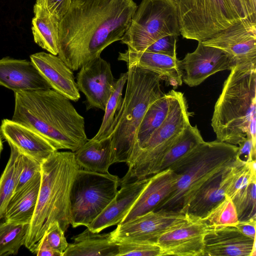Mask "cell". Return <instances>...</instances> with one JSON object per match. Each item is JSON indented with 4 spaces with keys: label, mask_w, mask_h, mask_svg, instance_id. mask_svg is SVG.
<instances>
[{
    "label": "cell",
    "mask_w": 256,
    "mask_h": 256,
    "mask_svg": "<svg viewBox=\"0 0 256 256\" xmlns=\"http://www.w3.org/2000/svg\"><path fill=\"white\" fill-rule=\"evenodd\" d=\"M137 7L134 0H72L60 22L58 56L79 70L121 40Z\"/></svg>",
    "instance_id": "cell-1"
},
{
    "label": "cell",
    "mask_w": 256,
    "mask_h": 256,
    "mask_svg": "<svg viewBox=\"0 0 256 256\" xmlns=\"http://www.w3.org/2000/svg\"><path fill=\"white\" fill-rule=\"evenodd\" d=\"M14 97L12 120L34 130L56 150L74 152L88 140L84 118L53 89L14 92Z\"/></svg>",
    "instance_id": "cell-2"
},
{
    "label": "cell",
    "mask_w": 256,
    "mask_h": 256,
    "mask_svg": "<svg viewBox=\"0 0 256 256\" xmlns=\"http://www.w3.org/2000/svg\"><path fill=\"white\" fill-rule=\"evenodd\" d=\"M80 168L72 152L57 150L41 163L38 201L24 244L32 253L51 224L57 222L64 232L70 224V191Z\"/></svg>",
    "instance_id": "cell-3"
},
{
    "label": "cell",
    "mask_w": 256,
    "mask_h": 256,
    "mask_svg": "<svg viewBox=\"0 0 256 256\" xmlns=\"http://www.w3.org/2000/svg\"><path fill=\"white\" fill-rule=\"evenodd\" d=\"M230 70L215 104L211 126L218 140L238 146L256 125V64H236Z\"/></svg>",
    "instance_id": "cell-4"
},
{
    "label": "cell",
    "mask_w": 256,
    "mask_h": 256,
    "mask_svg": "<svg viewBox=\"0 0 256 256\" xmlns=\"http://www.w3.org/2000/svg\"><path fill=\"white\" fill-rule=\"evenodd\" d=\"M238 146L218 140L204 142L170 168L178 175L170 193L156 210L186 214L196 192L210 178L235 160Z\"/></svg>",
    "instance_id": "cell-5"
},
{
    "label": "cell",
    "mask_w": 256,
    "mask_h": 256,
    "mask_svg": "<svg viewBox=\"0 0 256 256\" xmlns=\"http://www.w3.org/2000/svg\"><path fill=\"white\" fill-rule=\"evenodd\" d=\"M127 68L125 94L110 136L114 164L128 162L137 130L148 108L164 94L159 74L135 64Z\"/></svg>",
    "instance_id": "cell-6"
},
{
    "label": "cell",
    "mask_w": 256,
    "mask_h": 256,
    "mask_svg": "<svg viewBox=\"0 0 256 256\" xmlns=\"http://www.w3.org/2000/svg\"><path fill=\"white\" fill-rule=\"evenodd\" d=\"M168 114L162 124L136 151L126 164L128 169L120 186L154 174L160 160L190 124L184 94L172 90Z\"/></svg>",
    "instance_id": "cell-7"
},
{
    "label": "cell",
    "mask_w": 256,
    "mask_h": 256,
    "mask_svg": "<svg viewBox=\"0 0 256 256\" xmlns=\"http://www.w3.org/2000/svg\"><path fill=\"white\" fill-rule=\"evenodd\" d=\"M180 34L176 1L142 0L120 42L132 50L144 52L162 37Z\"/></svg>",
    "instance_id": "cell-8"
},
{
    "label": "cell",
    "mask_w": 256,
    "mask_h": 256,
    "mask_svg": "<svg viewBox=\"0 0 256 256\" xmlns=\"http://www.w3.org/2000/svg\"><path fill=\"white\" fill-rule=\"evenodd\" d=\"M120 178L80 168L70 191V224L88 226L113 200L118 192Z\"/></svg>",
    "instance_id": "cell-9"
},
{
    "label": "cell",
    "mask_w": 256,
    "mask_h": 256,
    "mask_svg": "<svg viewBox=\"0 0 256 256\" xmlns=\"http://www.w3.org/2000/svg\"><path fill=\"white\" fill-rule=\"evenodd\" d=\"M180 34L202 42L238 21L226 0H176Z\"/></svg>",
    "instance_id": "cell-10"
},
{
    "label": "cell",
    "mask_w": 256,
    "mask_h": 256,
    "mask_svg": "<svg viewBox=\"0 0 256 256\" xmlns=\"http://www.w3.org/2000/svg\"><path fill=\"white\" fill-rule=\"evenodd\" d=\"M188 216V214L178 210L160 209L150 211L118 224L116 228L110 232V238L115 242L156 243L161 235L182 224Z\"/></svg>",
    "instance_id": "cell-11"
},
{
    "label": "cell",
    "mask_w": 256,
    "mask_h": 256,
    "mask_svg": "<svg viewBox=\"0 0 256 256\" xmlns=\"http://www.w3.org/2000/svg\"><path fill=\"white\" fill-rule=\"evenodd\" d=\"M224 52L234 64H256V22L239 20L202 42Z\"/></svg>",
    "instance_id": "cell-12"
},
{
    "label": "cell",
    "mask_w": 256,
    "mask_h": 256,
    "mask_svg": "<svg viewBox=\"0 0 256 256\" xmlns=\"http://www.w3.org/2000/svg\"><path fill=\"white\" fill-rule=\"evenodd\" d=\"M188 215L184 222L156 240L162 256H204V238L212 228L202 218Z\"/></svg>",
    "instance_id": "cell-13"
},
{
    "label": "cell",
    "mask_w": 256,
    "mask_h": 256,
    "mask_svg": "<svg viewBox=\"0 0 256 256\" xmlns=\"http://www.w3.org/2000/svg\"><path fill=\"white\" fill-rule=\"evenodd\" d=\"M116 81L110 64L100 56L83 66L77 74L76 82L86 96V110L104 111Z\"/></svg>",
    "instance_id": "cell-14"
},
{
    "label": "cell",
    "mask_w": 256,
    "mask_h": 256,
    "mask_svg": "<svg viewBox=\"0 0 256 256\" xmlns=\"http://www.w3.org/2000/svg\"><path fill=\"white\" fill-rule=\"evenodd\" d=\"M185 70L182 81L190 86L200 84L210 76L224 70H230L235 65L223 50L198 42L196 49L188 53L180 60Z\"/></svg>",
    "instance_id": "cell-15"
},
{
    "label": "cell",
    "mask_w": 256,
    "mask_h": 256,
    "mask_svg": "<svg viewBox=\"0 0 256 256\" xmlns=\"http://www.w3.org/2000/svg\"><path fill=\"white\" fill-rule=\"evenodd\" d=\"M256 238L241 233L235 226L212 228L204 238V256H256Z\"/></svg>",
    "instance_id": "cell-16"
},
{
    "label": "cell",
    "mask_w": 256,
    "mask_h": 256,
    "mask_svg": "<svg viewBox=\"0 0 256 256\" xmlns=\"http://www.w3.org/2000/svg\"><path fill=\"white\" fill-rule=\"evenodd\" d=\"M30 58L52 89L70 100H79L73 71L58 56L42 52L30 55Z\"/></svg>",
    "instance_id": "cell-17"
},
{
    "label": "cell",
    "mask_w": 256,
    "mask_h": 256,
    "mask_svg": "<svg viewBox=\"0 0 256 256\" xmlns=\"http://www.w3.org/2000/svg\"><path fill=\"white\" fill-rule=\"evenodd\" d=\"M0 85L14 92L52 88L31 60L10 57L0 60Z\"/></svg>",
    "instance_id": "cell-18"
},
{
    "label": "cell",
    "mask_w": 256,
    "mask_h": 256,
    "mask_svg": "<svg viewBox=\"0 0 256 256\" xmlns=\"http://www.w3.org/2000/svg\"><path fill=\"white\" fill-rule=\"evenodd\" d=\"M0 133L9 145L40 163L57 151L34 130L12 120H2Z\"/></svg>",
    "instance_id": "cell-19"
},
{
    "label": "cell",
    "mask_w": 256,
    "mask_h": 256,
    "mask_svg": "<svg viewBox=\"0 0 256 256\" xmlns=\"http://www.w3.org/2000/svg\"><path fill=\"white\" fill-rule=\"evenodd\" d=\"M178 178V174L170 168L149 176L148 182L137 200L120 224L155 210L170 193Z\"/></svg>",
    "instance_id": "cell-20"
},
{
    "label": "cell",
    "mask_w": 256,
    "mask_h": 256,
    "mask_svg": "<svg viewBox=\"0 0 256 256\" xmlns=\"http://www.w3.org/2000/svg\"><path fill=\"white\" fill-rule=\"evenodd\" d=\"M118 60L126 65L135 64L152 71L162 78L174 88L182 83L183 72L180 60L177 57L148 52H136L128 48L119 52Z\"/></svg>",
    "instance_id": "cell-21"
},
{
    "label": "cell",
    "mask_w": 256,
    "mask_h": 256,
    "mask_svg": "<svg viewBox=\"0 0 256 256\" xmlns=\"http://www.w3.org/2000/svg\"><path fill=\"white\" fill-rule=\"evenodd\" d=\"M148 177L120 185L113 200L86 228L99 233L104 229L118 225L124 219L141 194Z\"/></svg>",
    "instance_id": "cell-22"
},
{
    "label": "cell",
    "mask_w": 256,
    "mask_h": 256,
    "mask_svg": "<svg viewBox=\"0 0 256 256\" xmlns=\"http://www.w3.org/2000/svg\"><path fill=\"white\" fill-rule=\"evenodd\" d=\"M232 164L219 172L202 186L190 202L186 214L203 218L224 198L228 172Z\"/></svg>",
    "instance_id": "cell-23"
},
{
    "label": "cell",
    "mask_w": 256,
    "mask_h": 256,
    "mask_svg": "<svg viewBox=\"0 0 256 256\" xmlns=\"http://www.w3.org/2000/svg\"><path fill=\"white\" fill-rule=\"evenodd\" d=\"M41 178L40 172L21 190L14 194L2 220L12 223L30 224L36 206Z\"/></svg>",
    "instance_id": "cell-24"
},
{
    "label": "cell",
    "mask_w": 256,
    "mask_h": 256,
    "mask_svg": "<svg viewBox=\"0 0 256 256\" xmlns=\"http://www.w3.org/2000/svg\"><path fill=\"white\" fill-rule=\"evenodd\" d=\"M72 240L62 256H118V246L110 232L99 234L87 228Z\"/></svg>",
    "instance_id": "cell-25"
},
{
    "label": "cell",
    "mask_w": 256,
    "mask_h": 256,
    "mask_svg": "<svg viewBox=\"0 0 256 256\" xmlns=\"http://www.w3.org/2000/svg\"><path fill=\"white\" fill-rule=\"evenodd\" d=\"M74 153L80 168L86 170L108 173L109 167L114 164L111 137L98 141L88 140Z\"/></svg>",
    "instance_id": "cell-26"
},
{
    "label": "cell",
    "mask_w": 256,
    "mask_h": 256,
    "mask_svg": "<svg viewBox=\"0 0 256 256\" xmlns=\"http://www.w3.org/2000/svg\"><path fill=\"white\" fill-rule=\"evenodd\" d=\"M32 30L34 41L49 53L58 52L60 20L45 8L35 4Z\"/></svg>",
    "instance_id": "cell-27"
},
{
    "label": "cell",
    "mask_w": 256,
    "mask_h": 256,
    "mask_svg": "<svg viewBox=\"0 0 256 256\" xmlns=\"http://www.w3.org/2000/svg\"><path fill=\"white\" fill-rule=\"evenodd\" d=\"M172 94V90L164 94L148 108L137 130L131 158L166 119L170 110Z\"/></svg>",
    "instance_id": "cell-28"
},
{
    "label": "cell",
    "mask_w": 256,
    "mask_h": 256,
    "mask_svg": "<svg viewBox=\"0 0 256 256\" xmlns=\"http://www.w3.org/2000/svg\"><path fill=\"white\" fill-rule=\"evenodd\" d=\"M204 140L196 126L188 125L175 143L162 158L154 174L170 168L186 156Z\"/></svg>",
    "instance_id": "cell-29"
},
{
    "label": "cell",
    "mask_w": 256,
    "mask_h": 256,
    "mask_svg": "<svg viewBox=\"0 0 256 256\" xmlns=\"http://www.w3.org/2000/svg\"><path fill=\"white\" fill-rule=\"evenodd\" d=\"M10 146V158L0 177V220L14 194L21 170V153L13 146Z\"/></svg>",
    "instance_id": "cell-30"
},
{
    "label": "cell",
    "mask_w": 256,
    "mask_h": 256,
    "mask_svg": "<svg viewBox=\"0 0 256 256\" xmlns=\"http://www.w3.org/2000/svg\"><path fill=\"white\" fill-rule=\"evenodd\" d=\"M128 78L127 72L120 74L116 80L112 92L106 103L104 114L100 126L96 134L92 138L100 140L111 136L115 120L122 104V92Z\"/></svg>",
    "instance_id": "cell-31"
},
{
    "label": "cell",
    "mask_w": 256,
    "mask_h": 256,
    "mask_svg": "<svg viewBox=\"0 0 256 256\" xmlns=\"http://www.w3.org/2000/svg\"><path fill=\"white\" fill-rule=\"evenodd\" d=\"M28 224L0 220V256L16 254L24 244Z\"/></svg>",
    "instance_id": "cell-32"
},
{
    "label": "cell",
    "mask_w": 256,
    "mask_h": 256,
    "mask_svg": "<svg viewBox=\"0 0 256 256\" xmlns=\"http://www.w3.org/2000/svg\"><path fill=\"white\" fill-rule=\"evenodd\" d=\"M212 228L236 226L238 218L232 200L226 195L224 198L214 207L202 218Z\"/></svg>",
    "instance_id": "cell-33"
},
{
    "label": "cell",
    "mask_w": 256,
    "mask_h": 256,
    "mask_svg": "<svg viewBox=\"0 0 256 256\" xmlns=\"http://www.w3.org/2000/svg\"><path fill=\"white\" fill-rule=\"evenodd\" d=\"M116 243L118 246V256H162L161 250L156 243L133 242Z\"/></svg>",
    "instance_id": "cell-34"
},
{
    "label": "cell",
    "mask_w": 256,
    "mask_h": 256,
    "mask_svg": "<svg viewBox=\"0 0 256 256\" xmlns=\"http://www.w3.org/2000/svg\"><path fill=\"white\" fill-rule=\"evenodd\" d=\"M20 160L21 170L14 193L21 190L41 171V163L31 157L21 153Z\"/></svg>",
    "instance_id": "cell-35"
},
{
    "label": "cell",
    "mask_w": 256,
    "mask_h": 256,
    "mask_svg": "<svg viewBox=\"0 0 256 256\" xmlns=\"http://www.w3.org/2000/svg\"><path fill=\"white\" fill-rule=\"evenodd\" d=\"M51 248L60 256L68 246V244L64 236V232L57 222L51 224L44 233Z\"/></svg>",
    "instance_id": "cell-36"
},
{
    "label": "cell",
    "mask_w": 256,
    "mask_h": 256,
    "mask_svg": "<svg viewBox=\"0 0 256 256\" xmlns=\"http://www.w3.org/2000/svg\"><path fill=\"white\" fill-rule=\"evenodd\" d=\"M178 37L174 35H167L162 37L150 44L144 52L176 57Z\"/></svg>",
    "instance_id": "cell-37"
},
{
    "label": "cell",
    "mask_w": 256,
    "mask_h": 256,
    "mask_svg": "<svg viewBox=\"0 0 256 256\" xmlns=\"http://www.w3.org/2000/svg\"><path fill=\"white\" fill-rule=\"evenodd\" d=\"M71 2L72 0H36V4L45 8L60 21Z\"/></svg>",
    "instance_id": "cell-38"
},
{
    "label": "cell",
    "mask_w": 256,
    "mask_h": 256,
    "mask_svg": "<svg viewBox=\"0 0 256 256\" xmlns=\"http://www.w3.org/2000/svg\"><path fill=\"white\" fill-rule=\"evenodd\" d=\"M238 146L237 158L246 162L256 160V144L250 137L246 136Z\"/></svg>",
    "instance_id": "cell-39"
},
{
    "label": "cell",
    "mask_w": 256,
    "mask_h": 256,
    "mask_svg": "<svg viewBox=\"0 0 256 256\" xmlns=\"http://www.w3.org/2000/svg\"><path fill=\"white\" fill-rule=\"evenodd\" d=\"M237 20L248 19L244 0H226Z\"/></svg>",
    "instance_id": "cell-40"
},
{
    "label": "cell",
    "mask_w": 256,
    "mask_h": 256,
    "mask_svg": "<svg viewBox=\"0 0 256 256\" xmlns=\"http://www.w3.org/2000/svg\"><path fill=\"white\" fill-rule=\"evenodd\" d=\"M256 217L238 220L235 226L244 235L251 238H256Z\"/></svg>",
    "instance_id": "cell-41"
},
{
    "label": "cell",
    "mask_w": 256,
    "mask_h": 256,
    "mask_svg": "<svg viewBox=\"0 0 256 256\" xmlns=\"http://www.w3.org/2000/svg\"><path fill=\"white\" fill-rule=\"evenodd\" d=\"M32 253L38 256H60L50 246L45 234L37 244Z\"/></svg>",
    "instance_id": "cell-42"
},
{
    "label": "cell",
    "mask_w": 256,
    "mask_h": 256,
    "mask_svg": "<svg viewBox=\"0 0 256 256\" xmlns=\"http://www.w3.org/2000/svg\"><path fill=\"white\" fill-rule=\"evenodd\" d=\"M250 20L256 22V0H244Z\"/></svg>",
    "instance_id": "cell-43"
},
{
    "label": "cell",
    "mask_w": 256,
    "mask_h": 256,
    "mask_svg": "<svg viewBox=\"0 0 256 256\" xmlns=\"http://www.w3.org/2000/svg\"><path fill=\"white\" fill-rule=\"evenodd\" d=\"M2 149H3V145H2V140L1 136H0V154H1V152L2 150Z\"/></svg>",
    "instance_id": "cell-44"
},
{
    "label": "cell",
    "mask_w": 256,
    "mask_h": 256,
    "mask_svg": "<svg viewBox=\"0 0 256 256\" xmlns=\"http://www.w3.org/2000/svg\"><path fill=\"white\" fill-rule=\"evenodd\" d=\"M174 0L176 1V0Z\"/></svg>",
    "instance_id": "cell-45"
}]
</instances>
